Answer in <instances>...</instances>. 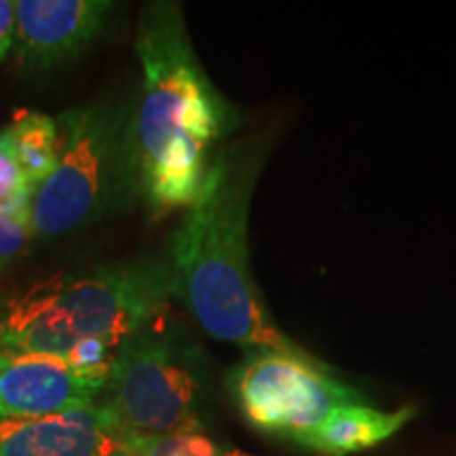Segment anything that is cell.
Listing matches in <instances>:
<instances>
[{
    "instance_id": "8992f818",
    "label": "cell",
    "mask_w": 456,
    "mask_h": 456,
    "mask_svg": "<svg viewBox=\"0 0 456 456\" xmlns=\"http://www.w3.org/2000/svg\"><path fill=\"white\" fill-rule=\"evenodd\" d=\"M228 387L254 429L298 446L334 410L368 403L302 346L249 351L228 374Z\"/></svg>"
},
{
    "instance_id": "30bf717a",
    "label": "cell",
    "mask_w": 456,
    "mask_h": 456,
    "mask_svg": "<svg viewBox=\"0 0 456 456\" xmlns=\"http://www.w3.org/2000/svg\"><path fill=\"white\" fill-rule=\"evenodd\" d=\"M412 416L414 408L410 406L399 408L395 412H383L370 403L345 406L334 410L300 446L322 456L363 452L395 436Z\"/></svg>"
},
{
    "instance_id": "6da1fadb",
    "label": "cell",
    "mask_w": 456,
    "mask_h": 456,
    "mask_svg": "<svg viewBox=\"0 0 456 456\" xmlns=\"http://www.w3.org/2000/svg\"><path fill=\"white\" fill-rule=\"evenodd\" d=\"M135 53L142 66L134 112L140 201L161 218L195 201L241 114L199 61L180 4L159 0L142 7Z\"/></svg>"
},
{
    "instance_id": "2e32d148",
    "label": "cell",
    "mask_w": 456,
    "mask_h": 456,
    "mask_svg": "<svg viewBox=\"0 0 456 456\" xmlns=\"http://www.w3.org/2000/svg\"><path fill=\"white\" fill-rule=\"evenodd\" d=\"M224 456H252V454H248V452H241V450H226Z\"/></svg>"
},
{
    "instance_id": "277c9868",
    "label": "cell",
    "mask_w": 456,
    "mask_h": 456,
    "mask_svg": "<svg viewBox=\"0 0 456 456\" xmlns=\"http://www.w3.org/2000/svg\"><path fill=\"white\" fill-rule=\"evenodd\" d=\"M134 100H95L57 114L60 157L30 201L34 237L81 231L140 201Z\"/></svg>"
},
{
    "instance_id": "9c48e42d",
    "label": "cell",
    "mask_w": 456,
    "mask_h": 456,
    "mask_svg": "<svg viewBox=\"0 0 456 456\" xmlns=\"http://www.w3.org/2000/svg\"><path fill=\"white\" fill-rule=\"evenodd\" d=\"M129 431L102 403L0 419V456H131Z\"/></svg>"
},
{
    "instance_id": "ba28073f",
    "label": "cell",
    "mask_w": 456,
    "mask_h": 456,
    "mask_svg": "<svg viewBox=\"0 0 456 456\" xmlns=\"http://www.w3.org/2000/svg\"><path fill=\"white\" fill-rule=\"evenodd\" d=\"M108 368H78L64 359L0 349V419H34L95 403Z\"/></svg>"
},
{
    "instance_id": "4fadbf2b",
    "label": "cell",
    "mask_w": 456,
    "mask_h": 456,
    "mask_svg": "<svg viewBox=\"0 0 456 456\" xmlns=\"http://www.w3.org/2000/svg\"><path fill=\"white\" fill-rule=\"evenodd\" d=\"M32 197L34 191L11 152L7 129H0V209L30 216Z\"/></svg>"
},
{
    "instance_id": "3957f363",
    "label": "cell",
    "mask_w": 456,
    "mask_h": 456,
    "mask_svg": "<svg viewBox=\"0 0 456 456\" xmlns=\"http://www.w3.org/2000/svg\"><path fill=\"white\" fill-rule=\"evenodd\" d=\"M175 296L167 258L112 262L51 277L0 311V349L108 368L118 346Z\"/></svg>"
},
{
    "instance_id": "5b68a950",
    "label": "cell",
    "mask_w": 456,
    "mask_h": 456,
    "mask_svg": "<svg viewBox=\"0 0 456 456\" xmlns=\"http://www.w3.org/2000/svg\"><path fill=\"white\" fill-rule=\"evenodd\" d=\"M167 306L118 346L108 383L106 406L129 433L205 431L208 399L205 353Z\"/></svg>"
},
{
    "instance_id": "5bb4252c",
    "label": "cell",
    "mask_w": 456,
    "mask_h": 456,
    "mask_svg": "<svg viewBox=\"0 0 456 456\" xmlns=\"http://www.w3.org/2000/svg\"><path fill=\"white\" fill-rule=\"evenodd\" d=\"M30 216L0 209V271H4L32 239Z\"/></svg>"
},
{
    "instance_id": "9a60e30c",
    "label": "cell",
    "mask_w": 456,
    "mask_h": 456,
    "mask_svg": "<svg viewBox=\"0 0 456 456\" xmlns=\"http://www.w3.org/2000/svg\"><path fill=\"white\" fill-rule=\"evenodd\" d=\"M15 38V3L0 0V61L13 49Z\"/></svg>"
},
{
    "instance_id": "7a4b0ae2",
    "label": "cell",
    "mask_w": 456,
    "mask_h": 456,
    "mask_svg": "<svg viewBox=\"0 0 456 456\" xmlns=\"http://www.w3.org/2000/svg\"><path fill=\"white\" fill-rule=\"evenodd\" d=\"M271 142H226L167 243L175 298L205 334L245 351L298 349L273 319L249 262V208Z\"/></svg>"
},
{
    "instance_id": "7c38bea8",
    "label": "cell",
    "mask_w": 456,
    "mask_h": 456,
    "mask_svg": "<svg viewBox=\"0 0 456 456\" xmlns=\"http://www.w3.org/2000/svg\"><path fill=\"white\" fill-rule=\"evenodd\" d=\"M131 456H224L212 437L205 431L195 433H163V436H140L129 433Z\"/></svg>"
},
{
    "instance_id": "52a82bcc",
    "label": "cell",
    "mask_w": 456,
    "mask_h": 456,
    "mask_svg": "<svg viewBox=\"0 0 456 456\" xmlns=\"http://www.w3.org/2000/svg\"><path fill=\"white\" fill-rule=\"evenodd\" d=\"M110 0H17V61L28 70H53L77 60L106 32Z\"/></svg>"
},
{
    "instance_id": "8fae6325",
    "label": "cell",
    "mask_w": 456,
    "mask_h": 456,
    "mask_svg": "<svg viewBox=\"0 0 456 456\" xmlns=\"http://www.w3.org/2000/svg\"><path fill=\"white\" fill-rule=\"evenodd\" d=\"M4 129L13 159L28 184L37 192L55 169L60 157V129L55 117L37 110H20L13 117V123Z\"/></svg>"
}]
</instances>
